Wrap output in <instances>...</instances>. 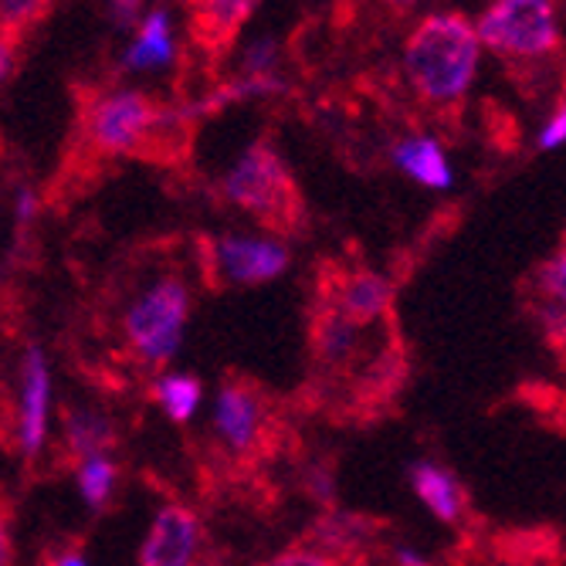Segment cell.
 <instances>
[{"label": "cell", "mask_w": 566, "mask_h": 566, "mask_svg": "<svg viewBox=\"0 0 566 566\" xmlns=\"http://www.w3.org/2000/svg\"><path fill=\"white\" fill-rule=\"evenodd\" d=\"M479 41L505 55H546L556 48V14L549 0H495L479 21Z\"/></svg>", "instance_id": "277c9868"}, {"label": "cell", "mask_w": 566, "mask_h": 566, "mask_svg": "<svg viewBox=\"0 0 566 566\" xmlns=\"http://www.w3.org/2000/svg\"><path fill=\"white\" fill-rule=\"evenodd\" d=\"M113 14L119 24H133L139 14V0H113Z\"/></svg>", "instance_id": "cb8c5ba5"}, {"label": "cell", "mask_w": 566, "mask_h": 566, "mask_svg": "<svg viewBox=\"0 0 566 566\" xmlns=\"http://www.w3.org/2000/svg\"><path fill=\"white\" fill-rule=\"evenodd\" d=\"M259 0H190L193 11V38L208 48L228 44L241 24L251 18Z\"/></svg>", "instance_id": "30bf717a"}, {"label": "cell", "mask_w": 566, "mask_h": 566, "mask_svg": "<svg viewBox=\"0 0 566 566\" xmlns=\"http://www.w3.org/2000/svg\"><path fill=\"white\" fill-rule=\"evenodd\" d=\"M153 397H157L167 418H174L177 424H187L200 407V380L190 374H170L153 387Z\"/></svg>", "instance_id": "2e32d148"}, {"label": "cell", "mask_w": 566, "mask_h": 566, "mask_svg": "<svg viewBox=\"0 0 566 566\" xmlns=\"http://www.w3.org/2000/svg\"><path fill=\"white\" fill-rule=\"evenodd\" d=\"M164 113L139 92L106 95L92 109L88 139L102 153H139L146 139H153L164 126Z\"/></svg>", "instance_id": "5b68a950"}, {"label": "cell", "mask_w": 566, "mask_h": 566, "mask_svg": "<svg viewBox=\"0 0 566 566\" xmlns=\"http://www.w3.org/2000/svg\"><path fill=\"white\" fill-rule=\"evenodd\" d=\"M48 566H88V563L82 559V553H78V549H69V553H59V556L51 559Z\"/></svg>", "instance_id": "d4e9b609"}, {"label": "cell", "mask_w": 566, "mask_h": 566, "mask_svg": "<svg viewBox=\"0 0 566 566\" xmlns=\"http://www.w3.org/2000/svg\"><path fill=\"white\" fill-rule=\"evenodd\" d=\"M0 566H14V533H11V505L0 495Z\"/></svg>", "instance_id": "7402d4cb"}, {"label": "cell", "mask_w": 566, "mask_h": 566, "mask_svg": "<svg viewBox=\"0 0 566 566\" xmlns=\"http://www.w3.org/2000/svg\"><path fill=\"white\" fill-rule=\"evenodd\" d=\"M214 431L234 454H251L269 431V400L259 387L231 380L218 394Z\"/></svg>", "instance_id": "8992f818"}, {"label": "cell", "mask_w": 566, "mask_h": 566, "mask_svg": "<svg viewBox=\"0 0 566 566\" xmlns=\"http://www.w3.org/2000/svg\"><path fill=\"white\" fill-rule=\"evenodd\" d=\"M224 193L238 208L251 211L269 228H295L302 218V197L289 177L279 153L269 146H251L224 180Z\"/></svg>", "instance_id": "7a4b0ae2"}, {"label": "cell", "mask_w": 566, "mask_h": 566, "mask_svg": "<svg viewBox=\"0 0 566 566\" xmlns=\"http://www.w3.org/2000/svg\"><path fill=\"white\" fill-rule=\"evenodd\" d=\"M262 566H349V563L339 559V556H329V553H323V549L298 546V549H285V553L265 559Z\"/></svg>", "instance_id": "ffe728a7"}, {"label": "cell", "mask_w": 566, "mask_h": 566, "mask_svg": "<svg viewBox=\"0 0 566 566\" xmlns=\"http://www.w3.org/2000/svg\"><path fill=\"white\" fill-rule=\"evenodd\" d=\"M190 316V292L180 279H160L149 285L123 319L129 349L149 367H160L180 349Z\"/></svg>", "instance_id": "3957f363"}, {"label": "cell", "mask_w": 566, "mask_h": 566, "mask_svg": "<svg viewBox=\"0 0 566 566\" xmlns=\"http://www.w3.org/2000/svg\"><path fill=\"white\" fill-rule=\"evenodd\" d=\"M200 520L197 512L170 502L157 512L149 536L139 549V566H193L200 549Z\"/></svg>", "instance_id": "52a82bcc"}, {"label": "cell", "mask_w": 566, "mask_h": 566, "mask_svg": "<svg viewBox=\"0 0 566 566\" xmlns=\"http://www.w3.org/2000/svg\"><path fill=\"white\" fill-rule=\"evenodd\" d=\"M539 282H543V295L559 305L563 302V292H566V259H563V251H556V259L543 265Z\"/></svg>", "instance_id": "44dd1931"}, {"label": "cell", "mask_w": 566, "mask_h": 566, "mask_svg": "<svg viewBox=\"0 0 566 566\" xmlns=\"http://www.w3.org/2000/svg\"><path fill=\"white\" fill-rule=\"evenodd\" d=\"M390 305V282L374 275V272H356V275H346L336 289V305L346 319H353L356 326L367 323V319H377L387 313Z\"/></svg>", "instance_id": "8fae6325"}, {"label": "cell", "mask_w": 566, "mask_h": 566, "mask_svg": "<svg viewBox=\"0 0 566 566\" xmlns=\"http://www.w3.org/2000/svg\"><path fill=\"white\" fill-rule=\"evenodd\" d=\"M174 59V41H170V24H167V14L157 11L149 14L136 44L129 48L126 55V65L129 69H153V65H167Z\"/></svg>", "instance_id": "5bb4252c"}, {"label": "cell", "mask_w": 566, "mask_h": 566, "mask_svg": "<svg viewBox=\"0 0 566 566\" xmlns=\"http://www.w3.org/2000/svg\"><path fill=\"white\" fill-rule=\"evenodd\" d=\"M214 265L234 285H262L285 272L289 251L279 241L228 234L214 241Z\"/></svg>", "instance_id": "ba28073f"}, {"label": "cell", "mask_w": 566, "mask_h": 566, "mask_svg": "<svg viewBox=\"0 0 566 566\" xmlns=\"http://www.w3.org/2000/svg\"><path fill=\"white\" fill-rule=\"evenodd\" d=\"M109 441H113V431L106 421H98L95 415H69V448L82 461L102 454L109 448Z\"/></svg>", "instance_id": "d6986e66"}, {"label": "cell", "mask_w": 566, "mask_h": 566, "mask_svg": "<svg viewBox=\"0 0 566 566\" xmlns=\"http://www.w3.org/2000/svg\"><path fill=\"white\" fill-rule=\"evenodd\" d=\"M563 129H566V113H563V109H556L553 123L543 129V139H539V146H543V149H549V146H559V143H563Z\"/></svg>", "instance_id": "603a6c76"}, {"label": "cell", "mask_w": 566, "mask_h": 566, "mask_svg": "<svg viewBox=\"0 0 566 566\" xmlns=\"http://www.w3.org/2000/svg\"><path fill=\"white\" fill-rule=\"evenodd\" d=\"M18 211H21V214H18L21 221H28V218H31V211H34V197H31V193H21V203H18Z\"/></svg>", "instance_id": "83f0119b"}, {"label": "cell", "mask_w": 566, "mask_h": 566, "mask_svg": "<svg viewBox=\"0 0 566 566\" xmlns=\"http://www.w3.org/2000/svg\"><path fill=\"white\" fill-rule=\"evenodd\" d=\"M403 62L424 98L451 102L472 85L479 69L475 28L458 14H434L410 34Z\"/></svg>", "instance_id": "6da1fadb"}, {"label": "cell", "mask_w": 566, "mask_h": 566, "mask_svg": "<svg viewBox=\"0 0 566 566\" xmlns=\"http://www.w3.org/2000/svg\"><path fill=\"white\" fill-rule=\"evenodd\" d=\"M397 563L400 566H428V559H421L418 553H410V549H400L397 553Z\"/></svg>", "instance_id": "4316f807"}, {"label": "cell", "mask_w": 566, "mask_h": 566, "mask_svg": "<svg viewBox=\"0 0 566 566\" xmlns=\"http://www.w3.org/2000/svg\"><path fill=\"white\" fill-rule=\"evenodd\" d=\"M316 536H319L316 543L323 546V553L346 559L370 539V523L359 516H346V512H336V516H326L316 526Z\"/></svg>", "instance_id": "9a60e30c"}, {"label": "cell", "mask_w": 566, "mask_h": 566, "mask_svg": "<svg viewBox=\"0 0 566 566\" xmlns=\"http://www.w3.org/2000/svg\"><path fill=\"white\" fill-rule=\"evenodd\" d=\"M113 485H116V465L106 454L85 458L78 465V492L88 505H95V509L106 505L113 495Z\"/></svg>", "instance_id": "ac0fdd59"}, {"label": "cell", "mask_w": 566, "mask_h": 566, "mask_svg": "<svg viewBox=\"0 0 566 566\" xmlns=\"http://www.w3.org/2000/svg\"><path fill=\"white\" fill-rule=\"evenodd\" d=\"M356 336H359V326L353 319H346L339 308H333V313H326L316 323V349L323 359H329V364H343V359L356 349Z\"/></svg>", "instance_id": "e0dca14e"}, {"label": "cell", "mask_w": 566, "mask_h": 566, "mask_svg": "<svg viewBox=\"0 0 566 566\" xmlns=\"http://www.w3.org/2000/svg\"><path fill=\"white\" fill-rule=\"evenodd\" d=\"M394 4H400V0H394Z\"/></svg>", "instance_id": "f1b7e54d"}, {"label": "cell", "mask_w": 566, "mask_h": 566, "mask_svg": "<svg viewBox=\"0 0 566 566\" xmlns=\"http://www.w3.org/2000/svg\"><path fill=\"white\" fill-rule=\"evenodd\" d=\"M397 164L424 187H448L451 170L434 139H407L397 146Z\"/></svg>", "instance_id": "4fadbf2b"}, {"label": "cell", "mask_w": 566, "mask_h": 566, "mask_svg": "<svg viewBox=\"0 0 566 566\" xmlns=\"http://www.w3.org/2000/svg\"><path fill=\"white\" fill-rule=\"evenodd\" d=\"M410 482H415V492L421 495V502L434 512L441 523H454L465 509V495H461V485L431 461H421L410 472Z\"/></svg>", "instance_id": "7c38bea8"}, {"label": "cell", "mask_w": 566, "mask_h": 566, "mask_svg": "<svg viewBox=\"0 0 566 566\" xmlns=\"http://www.w3.org/2000/svg\"><path fill=\"white\" fill-rule=\"evenodd\" d=\"M8 72H11V44L0 38V78H8Z\"/></svg>", "instance_id": "484cf974"}, {"label": "cell", "mask_w": 566, "mask_h": 566, "mask_svg": "<svg viewBox=\"0 0 566 566\" xmlns=\"http://www.w3.org/2000/svg\"><path fill=\"white\" fill-rule=\"evenodd\" d=\"M48 434V367L41 349L24 359V397H21V448L38 454Z\"/></svg>", "instance_id": "9c48e42d"}]
</instances>
